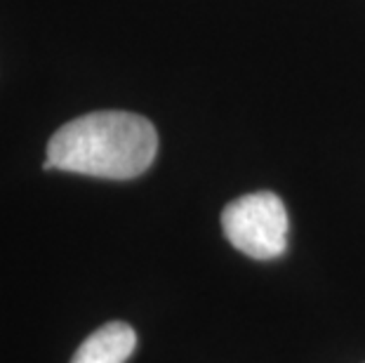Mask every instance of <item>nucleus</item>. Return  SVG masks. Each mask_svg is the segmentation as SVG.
I'll return each mask as SVG.
<instances>
[{
	"instance_id": "nucleus-1",
	"label": "nucleus",
	"mask_w": 365,
	"mask_h": 363,
	"mask_svg": "<svg viewBox=\"0 0 365 363\" xmlns=\"http://www.w3.org/2000/svg\"><path fill=\"white\" fill-rule=\"evenodd\" d=\"M158 133L144 116L95 111L61 126L48 142L45 170L135 180L156 160Z\"/></svg>"
},
{
	"instance_id": "nucleus-2",
	"label": "nucleus",
	"mask_w": 365,
	"mask_h": 363,
	"mask_svg": "<svg viewBox=\"0 0 365 363\" xmlns=\"http://www.w3.org/2000/svg\"><path fill=\"white\" fill-rule=\"evenodd\" d=\"M222 229L229 243L247 257L276 260L287 250L290 220L281 198L271 191H257L224 208Z\"/></svg>"
},
{
	"instance_id": "nucleus-3",
	"label": "nucleus",
	"mask_w": 365,
	"mask_h": 363,
	"mask_svg": "<svg viewBox=\"0 0 365 363\" xmlns=\"http://www.w3.org/2000/svg\"><path fill=\"white\" fill-rule=\"evenodd\" d=\"M137 347V333L125 321H111L95 330L76 349L71 363H125Z\"/></svg>"
}]
</instances>
